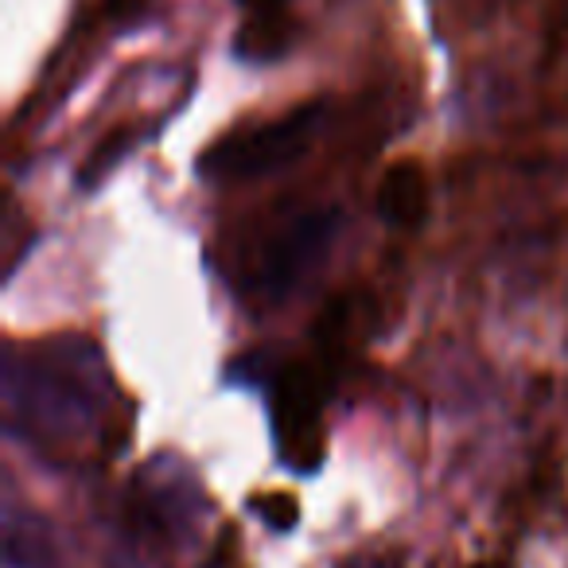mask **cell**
<instances>
[{"mask_svg": "<svg viewBox=\"0 0 568 568\" xmlns=\"http://www.w3.org/2000/svg\"><path fill=\"white\" fill-rule=\"evenodd\" d=\"M118 386L94 339L20 343L4 355V417L24 444L55 459L94 452L110 433Z\"/></svg>", "mask_w": 568, "mask_h": 568, "instance_id": "obj_1", "label": "cell"}, {"mask_svg": "<svg viewBox=\"0 0 568 568\" xmlns=\"http://www.w3.org/2000/svg\"><path fill=\"white\" fill-rule=\"evenodd\" d=\"M206 514V495L195 471L175 456H160L136 471L125 490V541L133 560H164L187 549Z\"/></svg>", "mask_w": 568, "mask_h": 568, "instance_id": "obj_2", "label": "cell"}, {"mask_svg": "<svg viewBox=\"0 0 568 568\" xmlns=\"http://www.w3.org/2000/svg\"><path fill=\"white\" fill-rule=\"evenodd\" d=\"M327 113H332V105L312 98V102L293 105V110L276 113L261 125L234 129V133L206 144L199 156V175L211 183H245L281 172L312 149V141L324 133Z\"/></svg>", "mask_w": 568, "mask_h": 568, "instance_id": "obj_3", "label": "cell"}, {"mask_svg": "<svg viewBox=\"0 0 568 568\" xmlns=\"http://www.w3.org/2000/svg\"><path fill=\"white\" fill-rule=\"evenodd\" d=\"M343 230V214L335 206H304L281 219L253 250L245 265V293L257 308H276L293 301L312 273L327 261L335 237Z\"/></svg>", "mask_w": 568, "mask_h": 568, "instance_id": "obj_4", "label": "cell"}, {"mask_svg": "<svg viewBox=\"0 0 568 568\" xmlns=\"http://www.w3.org/2000/svg\"><path fill=\"white\" fill-rule=\"evenodd\" d=\"M265 389L273 394L276 456L296 475H308L324 459V405L332 378L316 363H281L276 358Z\"/></svg>", "mask_w": 568, "mask_h": 568, "instance_id": "obj_5", "label": "cell"}, {"mask_svg": "<svg viewBox=\"0 0 568 568\" xmlns=\"http://www.w3.org/2000/svg\"><path fill=\"white\" fill-rule=\"evenodd\" d=\"M378 219L389 230H420L433 211V180L417 160H394L374 191Z\"/></svg>", "mask_w": 568, "mask_h": 568, "instance_id": "obj_6", "label": "cell"}, {"mask_svg": "<svg viewBox=\"0 0 568 568\" xmlns=\"http://www.w3.org/2000/svg\"><path fill=\"white\" fill-rule=\"evenodd\" d=\"M4 568H71L59 529L40 510L9 503L4 510Z\"/></svg>", "mask_w": 568, "mask_h": 568, "instance_id": "obj_7", "label": "cell"}, {"mask_svg": "<svg viewBox=\"0 0 568 568\" xmlns=\"http://www.w3.org/2000/svg\"><path fill=\"white\" fill-rule=\"evenodd\" d=\"M284 48H288V24L281 20V12H253L250 24L237 36V55L250 63L276 59Z\"/></svg>", "mask_w": 568, "mask_h": 568, "instance_id": "obj_8", "label": "cell"}, {"mask_svg": "<svg viewBox=\"0 0 568 568\" xmlns=\"http://www.w3.org/2000/svg\"><path fill=\"white\" fill-rule=\"evenodd\" d=\"M133 141H136V129L133 125H121L118 133H110L102 144H98L94 152H90V160H87V168H82V187H90V183H98V180H105V175L113 172V168L125 160V152L133 149Z\"/></svg>", "mask_w": 568, "mask_h": 568, "instance_id": "obj_9", "label": "cell"}, {"mask_svg": "<svg viewBox=\"0 0 568 568\" xmlns=\"http://www.w3.org/2000/svg\"><path fill=\"white\" fill-rule=\"evenodd\" d=\"M250 510L257 514L261 526H268L273 534H288L301 521V506L293 495H257L250 498Z\"/></svg>", "mask_w": 568, "mask_h": 568, "instance_id": "obj_10", "label": "cell"}, {"mask_svg": "<svg viewBox=\"0 0 568 568\" xmlns=\"http://www.w3.org/2000/svg\"><path fill=\"white\" fill-rule=\"evenodd\" d=\"M339 568H402L397 560L389 557H374V552H358V557H347Z\"/></svg>", "mask_w": 568, "mask_h": 568, "instance_id": "obj_11", "label": "cell"}, {"mask_svg": "<svg viewBox=\"0 0 568 568\" xmlns=\"http://www.w3.org/2000/svg\"><path fill=\"white\" fill-rule=\"evenodd\" d=\"M557 32H568V0H557V4H552V36Z\"/></svg>", "mask_w": 568, "mask_h": 568, "instance_id": "obj_12", "label": "cell"}, {"mask_svg": "<svg viewBox=\"0 0 568 568\" xmlns=\"http://www.w3.org/2000/svg\"><path fill=\"white\" fill-rule=\"evenodd\" d=\"M242 4L250 9V17H253V12H281L284 0H242Z\"/></svg>", "mask_w": 568, "mask_h": 568, "instance_id": "obj_13", "label": "cell"}]
</instances>
